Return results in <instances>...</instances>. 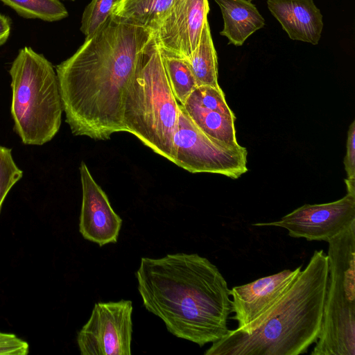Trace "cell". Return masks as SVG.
<instances>
[{"mask_svg":"<svg viewBox=\"0 0 355 355\" xmlns=\"http://www.w3.org/2000/svg\"><path fill=\"white\" fill-rule=\"evenodd\" d=\"M153 37V30L111 15L56 65L65 121L74 135L107 140L125 132V89Z\"/></svg>","mask_w":355,"mask_h":355,"instance_id":"1","label":"cell"},{"mask_svg":"<svg viewBox=\"0 0 355 355\" xmlns=\"http://www.w3.org/2000/svg\"><path fill=\"white\" fill-rule=\"evenodd\" d=\"M162 55L173 93L179 104L183 105L191 93L198 87L196 78L185 59L162 51Z\"/></svg>","mask_w":355,"mask_h":355,"instance_id":"18","label":"cell"},{"mask_svg":"<svg viewBox=\"0 0 355 355\" xmlns=\"http://www.w3.org/2000/svg\"><path fill=\"white\" fill-rule=\"evenodd\" d=\"M28 352L27 342L15 334L0 331V355H26Z\"/></svg>","mask_w":355,"mask_h":355,"instance_id":"22","label":"cell"},{"mask_svg":"<svg viewBox=\"0 0 355 355\" xmlns=\"http://www.w3.org/2000/svg\"><path fill=\"white\" fill-rule=\"evenodd\" d=\"M82 205L79 232L84 239L102 247L117 241L122 219L112 209L109 199L82 162L79 168Z\"/></svg>","mask_w":355,"mask_h":355,"instance_id":"12","label":"cell"},{"mask_svg":"<svg viewBox=\"0 0 355 355\" xmlns=\"http://www.w3.org/2000/svg\"><path fill=\"white\" fill-rule=\"evenodd\" d=\"M26 19H38L48 22L62 20L69 13L60 0H0Z\"/></svg>","mask_w":355,"mask_h":355,"instance_id":"19","label":"cell"},{"mask_svg":"<svg viewBox=\"0 0 355 355\" xmlns=\"http://www.w3.org/2000/svg\"><path fill=\"white\" fill-rule=\"evenodd\" d=\"M209 12L208 0H179L153 28L161 51L187 59L197 48Z\"/></svg>","mask_w":355,"mask_h":355,"instance_id":"11","label":"cell"},{"mask_svg":"<svg viewBox=\"0 0 355 355\" xmlns=\"http://www.w3.org/2000/svg\"><path fill=\"white\" fill-rule=\"evenodd\" d=\"M119 0H92L85 7L81 19L80 30L85 36L98 31L112 15Z\"/></svg>","mask_w":355,"mask_h":355,"instance_id":"20","label":"cell"},{"mask_svg":"<svg viewBox=\"0 0 355 355\" xmlns=\"http://www.w3.org/2000/svg\"><path fill=\"white\" fill-rule=\"evenodd\" d=\"M347 150L344 157V166L347 179L355 180V121L349 127L347 139Z\"/></svg>","mask_w":355,"mask_h":355,"instance_id":"23","label":"cell"},{"mask_svg":"<svg viewBox=\"0 0 355 355\" xmlns=\"http://www.w3.org/2000/svg\"><path fill=\"white\" fill-rule=\"evenodd\" d=\"M135 275L144 307L173 336L202 347L229 332L230 289L207 258L186 253L143 257Z\"/></svg>","mask_w":355,"mask_h":355,"instance_id":"2","label":"cell"},{"mask_svg":"<svg viewBox=\"0 0 355 355\" xmlns=\"http://www.w3.org/2000/svg\"><path fill=\"white\" fill-rule=\"evenodd\" d=\"M196 78L198 87H220L218 83V58L208 20L195 51L185 59Z\"/></svg>","mask_w":355,"mask_h":355,"instance_id":"16","label":"cell"},{"mask_svg":"<svg viewBox=\"0 0 355 355\" xmlns=\"http://www.w3.org/2000/svg\"><path fill=\"white\" fill-rule=\"evenodd\" d=\"M183 107L193 122L207 135L232 147L240 146L236 137V117L220 87H197Z\"/></svg>","mask_w":355,"mask_h":355,"instance_id":"13","label":"cell"},{"mask_svg":"<svg viewBox=\"0 0 355 355\" xmlns=\"http://www.w3.org/2000/svg\"><path fill=\"white\" fill-rule=\"evenodd\" d=\"M355 222V195L347 193L334 202L305 204L280 220L257 223L254 226H274L284 228L293 238L309 241H327Z\"/></svg>","mask_w":355,"mask_h":355,"instance_id":"9","label":"cell"},{"mask_svg":"<svg viewBox=\"0 0 355 355\" xmlns=\"http://www.w3.org/2000/svg\"><path fill=\"white\" fill-rule=\"evenodd\" d=\"M11 32L10 19L0 13V46L6 43Z\"/></svg>","mask_w":355,"mask_h":355,"instance_id":"24","label":"cell"},{"mask_svg":"<svg viewBox=\"0 0 355 355\" xmlns=\"http://www.w3.org/2000/svg\"><path fill=\"white\" fill-rule=\"evenodd\" d=\"M130 300L98 302L79 331L77 343L82 355H130L132 334Z\"/></svg>","mask_w":355,"mask_h":355,"instance_id":"8","label":"cell"},{"mask_svg":"<svg viewBox=\"0 0 355 355\" xmlns=\"http://www.w3.org/2000/svg\"><path fill=\"white\" fill-rule=\"evenodd\" d=\"M69 1H75V0H69Z\"/></svg>","mask_w":355,"mask_h":355,"instance_id":"27","label":"cell"},{"mask_svg":"<svg viewBox=\"0 0 355 355\" xmlns=\"http://www.w3.org/2000/svg\"><path fill=\"white\" fill-rule=\"evenodd\" d=\"M22 176L23 171L15 163L12 149L0 145V212L8 192Z\"/></svg>","mask_w":355,"mask_h":355,"instance_id":"21","label":"cell"},{"mask_svg":"<svg viewBox=\"0 0 355 355\" xmlns=\"http://www.w3.org/2000/svg\"><path fill=\"white\" fill-rule=\"evenodd\" d=\"M329 276L328 257L315 250L266 320L252 334L230 330L205 355H299L319 336Z\"/></svg>","mask_w":355,"mask_h":355,"instance_id":"3","label":"cell"},{"mask_svg":"<svg viewBox=\"0 0 355 355\" xmlns=\"http://www.w3.org/2000/svg\"><path fill=\"white\" fill-rule=\"evenodd\" d=\"M9 73L14 130L26 145L41 146L58 133L64 112L52 63L30 46L19 49Z\"/></svg>","mask_w":355,"mask_h":355,"instance_id":"5","label":"cell"},{"mask_svg":"<svg viewBox=\"0 0 355 355\" xmlns=\"http://www.w3.org/2000/svg\"><path fill=\"white\" fill-rule=\"evenodd\" d=\"M248 1H250V2H251L252 0H248Z\"/></svg>","mask_w":355,"mask_h":355,"instance_id":"26","label":"cell"},{"mask_svg":"<svg viewBox=\"0 0 355 355\" xmlns=\"http://www.w3.org/2000/svg\"><path fill=\"white\" fill-rule=\"evenodd\" d=\"M179 114L180 104L171 88L154 36L125 89L123 123L125 132L172 162Z\"/></svg>","mask_w":355,"mask_h":355,"instance_id":"4","label":"cell"},{"mask_svg":"<svg viewBox=\"0 0 355 355\" xmlns=\"http://www.w3.org/2000/svg\"><path fill=\"white\" fill-rule=\"evenodd\" d=\"M220 8L224 26L220 34L228 44L240 46L257 30L265 26V20L256 6L248 0H214Z\"/></svg>","mask_w":355,"mask_h":355,"instance_id":"15","label":"cell"},{"mask_svg":"<svg viewBox=\"0 0 355 355\" xmlns=\"http://www.w3.org/2000/svg\"><path fill=\"white\" fill-rule=\"evenodd\" d=\"M247 155L245 147L228 146L204 133L180 104L172 162L193 173H211L237 179L248 171Z\"/></svg>","mask_w":355,"mask_h":355,"instance_id":"7","label":"cell"},{"mask_svg":"<svg viewBox=\"0 0 355 355\" xmlns=\"http://www.w3.org/2000/svg\"><path fill=\"white\" fill-rule=\"evenodd\" d=\"M302 267L284 270L230 289L232 312L238 326L235 329L252 334L266 320L286 294Z\"/></svg>","mask_w":355,"mask_h":355,"instance_id":"10","label":"cell"},{"mask_svg":"<svg viewBox=\"0 0 355 355\" xmlns=\"http://www.w3.org/2000/svg\"><path fill=\"white\" fill-rule=\"evenodd\" d=\"M347 193L355 195V180L345 179Z\"/></svg>","mask_w":355,"mask_h":355,"instance_id":"25","label":"cell"},{"mask_svg":"<svg viewBox=\"0 0 355 355\" xmlns=\"http://www.w3.org/2000/svg\"><path fill=\"white\" fill-rule=\"evenodd\" d=\"M329 276L311 355H355V222L328 241Z\"/></svg>","mask_w":355,"mask_h":355,"instance_id":"6","label":"cell"},{"mask_svg":"<svg viewBox=\"0 0 355 355\" xmlns=\"http://www.w3.org/2000/svg\"><path fill=\"white\" fill-rule=\"evenodd\" d=\"M179 0H119L112 15L151 30Z\"/></svg>","mask_w":355,"mask_h":355,"instance_id":"17","label":"cell"},{"mask_svg":"<svg viewBox=\"0 0 355 355\" xmlns=\"http://www.w3.org/2000/svg\"><path fill=\"white\" fill-rule=\"evenodd\" d=\"M267 5L291 40L318 44L322 15L313 0H268Z\"/></svg>","mask_w":355,"mask_h":355,"instance_id":"14","label":"cell"}]
</instances>
